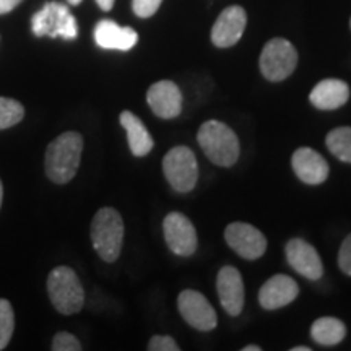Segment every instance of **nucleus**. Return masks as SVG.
I'll use <instances>...</instances> for the list:
<instances>
[{"instance_id": "nucleus-31", "label": "nucleus", "mask_w": 351, "mask_h": 351, "mask_svg": "<svg viewBox=\"0 0 351 351\" xmlns=\"http://www.w3.org/2000/svg\"><path fill=\"white\" fill-rule=\"evenodd\" d=\"M291 351H311V348H307V346H296Z\"/></svg>"}, {"instance_id": "nucleus-13", "label": "nucleus", "mask_w": 351, "mask_h": 351, "mask_svg": "<svg viewBox=\"0 0 351 351\" xmlns=\"http://www.w3.org/2000/svg\"><path fill=\"white\" fill-rule=\"evenodd\" d=\"M247 15L243 7L232 5L219 13L212 28V43L217 47H231L243 36Z\"/></svg>"}, {"instance_id": "nucleus-28", "label": "nucleus", "mask_w": 351, "mask_h": 351, "mask_svg": "<svg viewBox=\"0 0 351 351\" xmlns=\"http://www.w3.org/2000/svg\"><path fill=\"white\" fill-rule=\"evenodd\" d=\"M20 2L21 0H0V15L12 12Z\"/></svg>"}, {"instance_id": "nucleus-2", "label": "nucleus", "mask_w": 351, "mask_h": 351, "mask_svg": "<svg viewBox=\"0 0 351 351\" xmlns=\"http://www.w3.org/2000/svg\"><path fill=\"white\" fill-rule=\"evenodd\" d=\"M197 142L205 156L212 163L230 168L239 158V140L231 127L219 121H207L202 124L197 134Z\"/></svg>"}, {"instance_id": "nucleus-20", "label": "nucleus", "mask_w": 351, "mask_h": 351, "mask_svg": "<svg viewBox=\"0 0 351 351\" xmlns=\"http://www.w3.org/2000/svg\"><path fill=\"white\" fill-rule=\"evenodd\" d=\"M346 335V327L340 319L320 317L311 327V337L315 343L324 346L339 345Z\"/></svg>"}, {"instance_id": "nucleus-4", "label": "nucleus", "mask_w": 351, "mask_h": 351, "mask_svg": "<svg viewBox=\"0 0 351 351\" xmlns=\"http://www.w3.org/2000/svg\"><path fill=\"white\" fill-rule=\"evenodd\" d=\"M47 293L52 306L64 315L80 313L85 302V291L75 271L70 267H56L47 276Z\"/></svg>"}, {"instance_id": "nucleus-11", "label": "nucleus", "mask_w": 351, "mask_h": 351, "mask_svg": "<svg viewBox=\"0 0 351 351\" xmlns=\"http://www.w3.org/2000/svg\"><path fill=\"white\" fill-rule=\"evenodd\" d=\"M147 103L161 119H174L182 111V93L174 82L153 83L147 91Z\"/></svg>"}, {"instance_id": "nucleus-21", "label": "nucleus", "mask_w": 351, "mask_h": 351, "mask_svg": "<svg viewBox=\"0 0 351 351\" xmlns=\"http://www.w3.org/2000/svg\"><path fill=\"white\" fill-rule=\"evenodd\" d=\"M327 148L343 163H351V127H337L328 132Z\"/></svg>"}, {"instance_id": "nucleus-18", "label": "nucleus", "mask_w": 351, "mask_h": 351, "mask_svg": "<svg viewBox=\"0 0 351 351\" xmlns=\"http://www.w3.org/2000/svg\"><path fill=\"white\" fill-rule=\"evenodd\" d=\"M350 98V86L343 80L337 78H327L319 82L311 91V103L320 111H335L345 106Z\"/></svg>"}, {"instance_id": "nucleus-34", "label": "nucleus", "mask_w": 351, "mask_h": 351, "mask_svg": "<svg viewBox=\"0 0 351 351\" xmlns=\"http://www.w3.org/2000/svg\"><path fill=\"white\" fill-rule=\"evenodd\" d=\"M350 26H351V20H350Z\"/></svg>"}, {"instance_id": "nucleus-23", "label": "nucleus", "mask_w": 351, "mask_h": 351, "mask_svg": "<svg viewBox=\"0 0 351 351\" xmlns=\"http://www.w3.org/2000/svg\"><path fill=\"white\" fill-rule=\"evenodd\" d=\"M13 330H15L13 307L7 300H0V350L10 343Z\"/></svg>"}, {"instance_id": "nucleus-7", "label": "nucleus", "mask_w": 351, "mask_h": 351, "mask_svg": "<svg viewBox=\"0 0 351 351\" xmlns=\"http://www.w3.org/2000/svg\"><path fill=\"white\" fill-rule=\"evenodd\" d=\"M163 171L169 186L178 192H191L199 179V165L194 152L187 147H174L163 158Z\"/></svg>"}, {"instance_id": "nucleus-5", "label": "nucleus", "mask_w": 351, "mask_h": 351, "mask_svg": "<svg viewBox=\"0 0 351 351\" xmlns=\"http://www.w3.org/2000/svg\"><path fill=\"white\" fill-rule=\"evenodd\" d=\"M33 33L36 36L75 39L78 34L77 21L64 3L47 2L33 16Z\"/></svg>"}, {"instance_id": "nucleus-22", "label": "nucleus", "mask_w": 351, "mask_h": 351, "mask_svg": "<svg viewBox=\"0 0 351 351\" xmlns=\"http://www.w3.org/2000/svg\"><path fill=\"white\" fill-rule=\"evenodd\" d=\"M25 108L19 101L10 98H0V129L16 125L23 119Z\"/></svg>"}, {"instance_id": "nucleus-8", "label": "nucleus", "mask_w": 351, "mask_h": 351, "mask_svg": "<svg viewBox=\"0 0 351 351\" xmlns=\"http://www.w3.org/2000/svg\"><path fill=\"white\" fill-rule=\"evenodd\" d=\"M178 307L182 319L197 330L210 332L217 327V313L202 293L194 289H184L178 298Z\"/></svg>"}, {"instance_id": "nucleus-6", "label": "nucleus", "mask_w": 351, "mask_h": 351, "mask_svg": "<svg viewBox=\"0 0 351 351\" xmlns=\"http://www.w3.org/2000/svg\"><path fill=\"white\" fill-rule=\"evenodd\" d=\"M298 52L291 43L275 38L265 44L261 54V72L269 82H282L295 72Z\"/></svg>"}, {"instance_id": "nucleus-29", "label": "nucleus", "mask_w": 351, "mask_h": 351, "mask_svg": "<svg viewBox=\"0 0 351 351\" xmlns=\"http://www.w3.org/2000/svg\"><path fill=\"white\" fill-rule=\"evenodd\" d=\"M96 3H98L101 10L104 12H109L114 5V0H96Z\"/></svg>"}, {"instance_id": "nucleus-25", "label": "nucleus", "mask_w": 351, "mask_h": 351, "mask_svg": "<svg viewBox=\"0 0 351 351\" xmlns=\"http://www.w3.org/2000/svg\"><path fill=\"white\" fill-rule=\"evenodd\" d=\"M163 0H132V8L134 13L140 19H150L160 8Z\"/></svg>"}, {"instance_id": "nucleus-27", "label": "nucleus", "mask_w": 351, "mask_h": 351, "mask_svg": "<svg viewBox=\"0 0 351 351\" xmlns=\"http://www.w3.org/2000/svg\"><path fill=\"white\" fill-rule=\"evenodd\" d=\"M339 267L345 275L351 276V234L346 236L343 243H341L339 252Z\"/></svg>"}, {"instance_id": "nucleus-16", "label": "nucleus", "mask_w": 351, "mask_h": 351, "mask_svg": "<svg viewBox=\"0 0 351 351\" xmlns=\"http://www.w3.org/2000/svg\"><path fill=\"white\" fill-rule=\"evenodd\" d=\"M298 293H300V287L291 276L275 275L263 283L258 291V302L263 309H280L295 301Z\"/></svg>"}, {"instance_id": "nucleus-33", "label": "nucleus", "mask_w": 351, "mask_h": 351, "mask_svg": "<svg viewBox=\"0 0 351 351\" xmlns=\"http://www.w3.org/2000/svg\"><path fill=\"white\" fill-rule=\"evenodd\" d=\"M67 2L70 3V5H78V3H80L82 0H67Z\"/></svg>"}, {"instance_id": "nucleus-30", "label": "nucleus", "mask_w": 351, "mask_h": 351, "mask_svg": "<svg viewBox=\"0 0 351 351\" xmlns=\"http://www.w3.org/2000/svg\"><path fill=\"white\" fill-rule=\"evenodd\" d=\"M262 348L261 346H254V345H249V346H245V348H243V351H261Z\"/></svg>"}, {"instance_id": "nucleus-24", "label": "nucleus", "mask_w": 351, "mask_h": 351, "mask_svg": "<svg viewBox=\"0 0 351 351\" xmlns=\"http://www.w3.org/2000/svg\"><path fill=\"white\" fill-rule=\"evenodd\" d=\"M52 350L54 351H80L82 345L78 339L69 332H59L52 340Z\"/></svg>"}, {"instance_id": "nucleus-10", "label": "nucleus", "mask_w": 351, "mask_h": 351, "mask_svg": "<svg viewBox=\"0 0 351 351\" xmlns=\"http://www.w3.org/2000/svg\"><path fill=\"white\" fill-rule=\"evenodd\" d=\"M163 232L168 247L176 256L189 257L197 251V232L186 215L173 212L166 215Z\"/></svg>"}, {"instance_id": "nucleus-3", "label": "nucleus", "mask_w": 351, "mask_h": 351, "mask_svg": "<svg viewBox=\"0 0 351 351\" xmlns=\"http://www.w3.org/2000/svg\"><path fill=\"white\" fill-rule=\"evenodd\" d=\"M124 241V221L114 208H101L91 221V243L104 262H116Z\"/></svg>"}, {"instance_id": "nucleus-9", "label": "nucleus", "mask_w": 351, "mask_h": 351, "mask_svg": "<svg viewBox=\"0 0 351 351\" xmlns=\"http://www.w3.org/2000/svg\"><path fill=\"white\" fill-rule=\"evenodd\" d=\"M225 239L232 251L247 261H256L267 251L265 236L249 223L236 221L228 225Z\"/></svg>"}, {"instance_id": "nucleus-26", "label": "nucleus", "mask_w": 351, "mask_h": 351, "mask_svg": "<svg viewBox=\"0 0 351 351\" xmlns=\"http://www.w3.org/2000/svg\"><path fill=\"white\" fill-rule=\"evenodd\" d=\"M148 350L150 351H179V345L176 343L173 337L168 335H155L150 339L148 343Z\"/></svg>"}, {"instance_id": "nucleus-15", "label": "nucleus", "mask_w": 351, "mask_h": 351, "mask_svg": "<svg viewBox=\"0 0 351 351\" xmlns=\"http://www.w3.org/2000/svg\"><path fill=\"white\" fill-rule=\"evenodd\" d=\"M291 166L293 171L302 182L309 184V186H319L328 178L330 168L320 153H317L313 148H298L293 153L291 158Z\"/></svg>"}, {"instance_id": "nucleus-12", "label": "nucleus", "mask_w": 351, "mask_h": 351, "mask_svg": "<svg viewBox=\"0 0 351 351\" xmlns=\"http://www.w3.org/2000/svg\"><path fill=\"white\" fill-rule=\"evenodd\" d=\"M217 291L219 302L228 314L236 317L244 307V282L239 270L234 267H223L217 276Z\"/></svg>"}, {"instance_id": "nucleus-14", "label": "nucleus", "mask_w": 351, "mask_h": 351, "mask_svg": "<svg viewBox=\"0 0 351 351\" xmlns=\"http://www.w3.org/2000/svg\"><path fill=\"white\" fill-rule=\"evenodd\" d=\"M287 261L289 265L295 269L298 274L307 280H319L324 275V265L320 261L319 252L315 251L314 245L302 239L288 241L287 247Z\"/></svg>"}, {"instance_id": "nucleus-1", "label": "nucleus", "mask_w": 351, "mask_h": 351, "mask_svg": "<svg viewBox=\"0 0 351 351\" xmlns=\"http://www.w3.org/2000/svg\"><path fill=\"white\" fill-rule=\"evenodd\" d=\"M83 152L78 132H65L52 140L46 150V174L52 182L67 184L77 174Z\"/></svg>"}, {"instance_id": "nucleus-17", "label": "nucleus", "mask_w": 351, "mask_h": 351, "mask_svg": "<svg viewBox=\"0 0 351 351\" xmlns=\"http://www.w3.org/2000/svg\"><path fill=\"white\" fill-rule=\"evenodd\" d=\"M95 41L103 49L129 51L138 41V34L129 26H119L112 20H101L95 28Z\"/></svg>"}, {"instance_id": "nucleus-19", "label": "nucleus", "mask_w": 351, "mask_h": 351, "mask_svg": "<svg viewBox=\"0 0 351 351\" xmlns=\"http://www.w3.org/2000/svg\"><path fill=\"white\" fill-rule=\"evenodd\" d=\"M122 127L127 132L130 152L134 156H147L153 148V138L150 132L145 129L143 122L134 112L124 111L119 116Z\"/></svg>"}, {"instance_id": "nucleus-32", "label": "nucleus", "mask_w": 351, "mask_h": 351, "mask_svg": "<svg viewBox=\"0 0 351 351\" xmlns=\"http://www.w3.org/2000/svg\"><path fill=\"white\" fill-rule=\"evenodd\" d=\"M2 199H3V187H2V181H0V207H2Z\"/></svg>"}]
</instances>
